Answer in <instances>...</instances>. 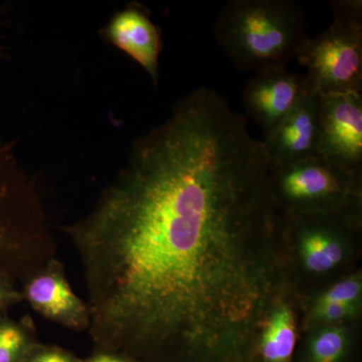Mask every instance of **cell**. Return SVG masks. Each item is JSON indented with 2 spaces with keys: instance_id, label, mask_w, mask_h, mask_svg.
<instances>
[{
  "instance_id": "1",
  "label": "cell",
  "mask_w": 362,
  "mask_h": 362,
  "mask_svg": "<svg viewBox=\"0 0 362 362\" xmlns=\"http://www.w3.org/2000/svg\"><path fill=\"white\" fill-rule=\"evenodd\" d=\"M65 232L93 343L135 362H257L267 317L295 296L265 143L211 88L139 138Z\"/></svg>"
},
{
  "instance_id": "2",
  "label": "cell",
  "mask_w": 362,
  "mask_h": 362,
  "mask_svg": "<svg viewBox=\"0 0 362 362\" xmlns=\"http://www.w3.org/2000/svg\"><path fill=\"white\" fill-rule=\"evenodd\" d=\"M213 35L238 71L254 74L287 68L310 37L303 6L294 0H230Z\"/></svg>"
},
{
  "instance_id": "3",
  "label": "cell",
  "mask_w": 362,
  "mask_h": 362,
  "mask_svg": "<svg viewBox=\"0 0 362 362\" xmlns=\"http://www.w3.org/2000/svg\"><path fill=\"white\" fill-rule=\"evenodd\" d=\"M330 25L298 56L307 86L320 96L362 93V1L334 0Z\"/></svg>"
},
{
  "instance_id": "4",
  "label": "cell",
  "mask_w": 362,
  "mask_h": 362,
  "mask_svg": "<svg viewBox=\"0 0 362 362\" xmlns=\"http://www.w3.org/2000/svg\"><path fill=\"white\" fill-rule=\"evenodd\" d=\"M281 216L361 211L362 175L320 156L270 169Z\"/></svg>"
},
{
  "instance_id": "5",
  "label": "cell",
  "mask_w": 362,
  "mask_h": 362,
  "mask_svg": "<svg viewBox=\"0 0 362 362\" xmlns=\"http://www.w3.org/2000/svg\"><path fill=\"white\" fill-rule=\"evenodd\" d=\"M45 216L8 145L0 142V277H18L39 251Z\"/></svg>"
},
{
  "instance_id": "6",
  "label": "cell",
  "mask_w": 362,
  "mask_h": 362,
  "mask_svg": "<svg viewBox=\"0 0 362 362\" xmlns=\"http://www.w3.org/2000/svg\"><path fill=\"white\" fill-rule=\"evenodd\" d=\"M291 278H326L349 263L361 211L281 216ZM294 284V282H293Z\"/></svg>"
},
{
  "instance_id": "7",
  "label": "cell",
  "mask_w": 362,
  "mask_h": 362,
  "mask_svg": "<svg viewBox=\"0 0 362 362\" xmlns=\"http://www.w3.org/2000/svg\"><path fill=\"white\" fill-rule=\"evenodd\" d=\"M318 156L362 175V93L321 96Z\"/></svg>"
},
{
  "instance_id": "8",
  "label": "cell",
  "mask_w": 362,
  "mask_h": 362,
  "mask_svg": "<svg viewBox=\"0 0 362 362\" xmlns=\"http://www.w3.org/2000/svg\"><path fill=\"white\" fill-rule=\"evenodd\" d=\"M21 290L23 300L47 320L74 331L89 328L87 303L71 289L58 259L26 278Z\"/></svg>"
},
{
  "instance_id": "9",
  "label": "cell",
  "mask_w": 362,
  "mask_h": 362,
  "mask_svg": "<svg viewBox=\"0 0 362 362\" xmlns=\"http://www.w3.org/2000/svg\"><path fill=\"white\" fill-rule=\"evenodd\" d=\"M306 90L304 75L288 68L255 74L243 94L245 110L266 138L296 108Z\"/></svg>"
},
{
  "instance_id": "10",
  "label": "cell",
  "mask_w": 362,
  "mask_h": 362,
  "mask_svg": "<svg viewBox=\"0 0 362 362\" xmlns=\"http://www.w3.org/2000/svg\"><path fill=\"white\" fill-rule=\"evenodd\" d=\"M321 96L307 86L296 108L264 138L270 169L318 156Z\"/></svg>"
},
{
  "instance_id": "11",
  "label": "cell",
  "mask_w": 362,
  "mask_h": 362,
  "mask_svg": "<svg viewBox=\"0 0 362 362\" xmlns=\"http://www.w3.org/2000/svg\"><path fill=\"white\" fill-rule=\"evenodd\" d=\"M106 37L112 44L141 66L152 82L157 85L161 35L141 6H130L117 13L107 25Z\"/></svg>"
},
{
  "instance_id": "12",
  "label": "cell",
  "mask_w": 362,
  "mask_h": 362,
  "mask_svg": "<svg viewBox=\"0 0 362 362\" xmlns=\"http://www.w3.org/2000/svg\"><path fill=\"white\" fill-rule=\"evenodd\" d=\"M294 297L276 305L257 341V362H294L298 329Z\"/></svg>"
},
{
  "instance_id": "13",
  "label": "cell",
  "mask_w": 362,
  "mask_h": 362,
  "mask_svg": "<svg viewBox=\"0 0 362 362\" xmlns=\"http://www.w3.org/2000/svg\"><path fill=\"white\" fill-rule=\"evenodd\" d=\"M354 349L347 324L318 326L308 330L296 362H351Z\"/></svg>"
},
{
  "instance_id": "14",
  "label": "cell",
  "mask_w": 362,
  "mask_h": 362,
  "mask_svg": "<svg viewBox=\"0 0 362 362\" xmlns=\"http://www.w3.org/2000/svg\"><path fill=\"white\" fill-rule=\"evenodd\" d=\"M35 343V326L30 317H0V362H23Z\"/></svg>"
},
{
  "instance_id": "15",
  "label": "cell",
  "mask_w": 362,
  "mask_h": 362,
  "mask_svg": "<svg viewBox=\"0 0 362 362\" xmlns=\"http://www.w3.org/2000/svg\"><path fill=\"white\" fill-rule=\"evenodd\" d=\"M361 274H351L326 288L313 300L311 306H323L327 304L361 305Z\"/></svg>"
},
{
  "instance_id": "16",
  "label": "cell",
  "mask_w": 362,
  "mask_h": 362,
  "mask_svg": "<svg viewBox=\"0 0 362 362\" xmlns=\"http://www.w3.org/2000/svg\"><path fill=\"white\" fill-rule=\"evenodd\" d=\"M361 305L327 304L309 308L305 319L307 330L322 325L347 324L357 318L361 313Z\"/></svg>"
},
{
  "instance_id": "17",
  "label": "cell",
  "mask_w": 362,
  "mask_h": 362,
  "mask_svg": "<svg viewBox=\"0 0 362 362\" xmlns=\"http://www.w3.org/2000/svg\"><path fill=\"white\" fill-rule=\"evenodd\" d=\"M23 362H82L68 350L35 343Z\"/></svg>"
},
{
  "instance_id": "18",
  "label": "cell",
  "mask_w": 362,
  "mask_h": 362,
  "mask_svg": "<svg viewBox=\"0 0 362 362\" xmlns=\"http://www.w3.org/2000/svg\"><path fill=\"white\" fill-rule=\"evenodd\" d=\"M23 301V293L16 283L0 277V317L6 315V312Z\"/></svg>"
},
{
  "instance_id": "19",
  "label": "cell",
  "mask_w": 362,
  "mask_h": 362,
  "mask_svg": "<svg viewBox=\"0 0 362 362\" xmlns=\"http://www.w3.org/2000/svg\"><path fill=\"white\" fill-rule=\"evenodd\" d=\"M82 362H135L130 357L117 352L102 351L97 350L96 354L88 358L82 359Z\"/></svg>"
}]
</instances>
